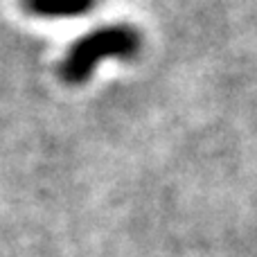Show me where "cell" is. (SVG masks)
I'll list each match as a JSON object with an SVG mask.
<instances>
[{
	"instance_id": "6da1fadb",
	"label": "cell",
	"mask_w": 257,
	"mask_h": 257,
	"mask_svg": "<svg viewBox=\"0 0 257 257\" xmlns=\"http://www.w3.org/2000/svg\"><path fill=\"white\" fill-rule=\"evenodd\" d=\"M140 50V36L128 25H111L90 32L70 48L61 63V79L77 86L88 81L104 59H131Z\"/></svg>"
},
{
	"instance_id": "7a4b0ae2",
	"label": "cell",
	"mask_w": 257,
	"mask_h": 257,
	"mask_svg": "<svg viewBox=\"0 0 257 257\" xmlns=\"http://www.w3.org/2000/svg\"><path fill=\"white\" fill-rule=\"evenodd\" d=\"M97 0H23L25 9L41 18H75L88 14Z\"/></svg>"
}]
</instances>
